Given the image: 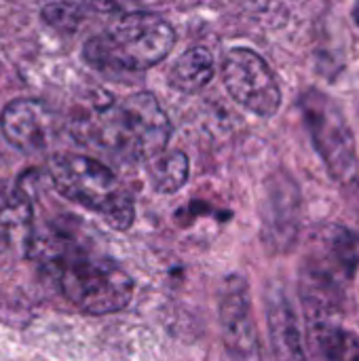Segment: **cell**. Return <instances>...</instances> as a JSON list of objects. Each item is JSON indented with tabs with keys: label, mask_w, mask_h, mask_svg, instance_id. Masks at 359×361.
Here are the masks:
<instances>
[{
	"label": "cell",
	"mask_w": 359,
	"mask_h": 361,
	"mask_svg": "<svg viewBox=\"0 0 359 361\" xmlns=\"http://www.w3.org/2000/svg\"><path fill=\"white\" fill-rule=\"evenodd\" d=\"M38 252L59 292L83 313L106 315L129 305L133 281L114 262L95 258L59 235L42 239Z\"/></svg>",
	"instance_id": "cell-1"
},
{
	"label": "cell",
	"mask_w": 359,
	"mask_h": 361,
	"mask_svg": "<svg viewBox=\"0 0 359 361\" xmlns=\"http://www.w3.org/2000/svg\"><path fill=\"white\" fill-rule=\"evenodd\" d=\"M359 267V235L345 226H326L313 241L300 271V298L307 317H336L347 283Z\"/></svg>",
	"instance_id": "cell-2"
},
{
	"label": "cell",
	"mask_w": 359,
	"mask_h": 361,
	"mask_svg": "<svg viewBox=\"0 0 359 361\" xmlns=\"http://www.w3.org/2000/svg\"><path fill=\"white\" fill-rule=\"evenodd\" d=\"M176 44L171 23L152 13H129L85 42V59L97 70H148Z\"/></svg>",
	"instance_id": "cell-3"
},
{
	"label": "cell",
	"mask_w": 359,
	"mask_h": 361,
	"mask_svg": "<svg viewBox=\"0 0 359 361\" xmlns=\"http://www.w3.org/2000/svg\"><path fill=\"white\" fill-rule=\"evenodd\" d=\"M89 133L108 150L138 161H152L165 150L171 125L152 93H133L118 104L95 110Z\"/></svg>",
	"instance_id": "cell-4"
},
{
	"label": "cell",
	"mask_w": 359,
	"mask_h": 361,
	"mask_svg": "<svg viewBox=\"0 0 359 361\" xmlns=\"http://www.w3.org/2000/svg\"><path fill=\"white\" fill-rule=\"evenodd\" d=\"M49 173L66 199L95 212L112 228L125 231L133 224V199L104 163L83 154H61L51 161Z\"/></svg>",
	"instance_id": "cell-5"
},
{
	"label": "cell",
	"mask_w": 359,
	"mask_h": 361,
	"mask_svg": "<svg viewBox=\"0 0 359 361\" xmlns=\"http://www.w3.org/2000/svg\"><path fill=\"white\" fill-rule=\"evenodd\" d=\"M300 110L311 140L332 178L351 182L358 173L355 140L339 104L330 95L309 89L300 97Z\"/></svg>",
	"instance_id": "cell-6"
},
{
	"label": "cell",
	"mask_w": 359,
	"mask_h": 361,
	"mask_svg": "<svg viewBox=\"0 0 359 361\" xmlns=\"http://www.w3.org/2000/svg\"><path fill=\"white\" fill-rule=\"evenodd\" d=\"M222 80L231 97L248 112L271 118L281 108V89L269 63L252 49L226 51L222 59Z\"/></svg>",
	"instance_id": "cell-7"
},
{
	"label": "cell",
	"mask_w": 359,
	"mask_h": 361,
	"mask_svg": "<svg viewBox=\"0 0 359 361\" xmlns=\"http://www.w3.org/2000/svg\"><path fill=\"white\" fill-rule=\"evenodd\" d=\"M222 338L233 361H262L256 324L250 311L248 286L241 277H229L220 294Z\"/></svg>",
	"instance_id": "cell-8"
},
{
	"label": "cell",
	"mask_w": 359,
	"mask_h": 361,
	"mask_svg": "<svg viewBox=\"0 0 359 361\" xmlns=\"http://www.w3.org/2000/svg\"><path fill=\"white\" fill-rule=\"evenodd\" d=\"M0 127L13 146L21 150H38L51 140L53 114L36 99H15L4 108Z\"/></svg>",
	"instance_id": "cell-9"
},
{
	"label": "cell",
	"mask_w": 359,
	"mask_h": 361,
	"mask_svg": "<svg viewBox=\"0 0 359 361\" xmlns=\"http://www.w3.org/2000/svg\"><path fill=\"white\" fill-rule=\"evenodd\" d=\"M307 361H359V336L336 324V317H307Z\"/></svg>",
	"instance_id": "cell-10"
},
{
	"label": "cell",
	"mask_w": 359,
	"mask_h": 361,
	"mask_svg": "<svg viewBox=\"0 0 359 361\" xmlns=\"http://www.w3.org/2000/svg\"><path fill=\"white\" fill-rule=\"evenodd\" d=\"M269 334L275 361H307L305 334L300 332L296 313L284 296L269 298Z\"/></svg>",
	"instance_id": "cell-11"
},
{
	"label": "cell",
	"mask_w": 359,
	"mask_h": 361,
	"mask_svg": "<svg viewBox=\"0 0 359 361\" xmlns=\"http://www.w3.org/2000/svg\"><path fill=\"white\" fill-rule=\"evenodd\" d=\"M214 78V57L207 47H193L184 51L169 70V85L182 93H197Z\"/></svg>",
	"instance_id": "cell-12"
},
{
	"label": "cell",
	"mask_w": 359,
	"mask_h": 361,
	"mask_svg": "<svg viewBox=\"0 0 359 361\" xmlns=\"http://www.w3.org/2000/svg\"><path fill=\"white\" fill-rule=\"evenodd\" d=\"M188 157L180 150L174 152H161L159 157H154L150 161V180L154 190L169 195L180 190L186 180H188Z\"/></svg>",
	"instance_id": "cell-13"
},
{
	"label": "cell",
	"mask_w": 359,
	"mask_h": 361,
	"mask_svg": "<svg viewBox=\"0 0 359 361\" xmlns=\"http://www.w3.org/2000/svg\"><path fill=\"white\" fill-rule=\"evenodd\" d=\"M32 220V203L19 184L0 182V231L28 226Z\"/></svg>",
	"instance_id": "cell-14"
},
{
	"label": "cell",
	"mask_w": 359,
	"mask_h": 361,
	"mask_svg": "<svg viewBox=\"0 0 359 361\" xmlns=\"http://www.w3.org/2000/svg\"><path fill=\"white\" fill-rule=\"evenodd\" d=\"M42 17L59 30H74L80 21V11L74 4L68 2H57V4H49L42 11Z\"/></svg>",
	"instance_id": "cell-15"
},
{
	"label": "cell",
	"mask_w": 359,
	"mask_h": 361,
	"mask_svg": "<svg viewBox=\"0 0 359 361\" xmlns=\"http://www.w3.org/2000/svg\"><path fill=\"white\" fill-rule=\"evenodd\" d=\"M93 2H97L99 6H104V8H110V6H114L116 4V0H93Z\"/></svg>",
	"instance_id": "cell-16"
},
{
	"label": "cell",
	"mask_w": 359,
	"mask_h": 361,
	"mask_svg": "<svg viewBox=\"0 0 359 361\" xmlns=\"http://www.w3.org/2000/svg\"><path fill=\"white\" fill-rule=\"evenodd\" d=\"M353 19H355V23L359 25V0L355 2V8H353Z\"/></svg>",
	"instance_id": "cell-17"
}]
</instances>
